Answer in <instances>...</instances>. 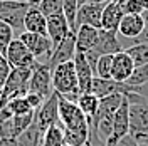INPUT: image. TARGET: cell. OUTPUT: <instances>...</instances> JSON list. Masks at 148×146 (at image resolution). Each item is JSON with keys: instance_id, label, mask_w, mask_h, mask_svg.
I'll return each instance as SVG.
<instances>
[{"instance_id": "6da1fadb", "label": "cell", "mask_w": 148, "mask_h": 146, "mask_svg": "<svg viewBox=\"0 0 148 146\" xmlns=\"http://www.w3.org/2000/svg\"><path fill=\"white\" fill-rule=\"evenodd\" d=\"M57 98H59V104H57L59 124L62 126V129L67 133H73V134L89 139V124H88L84 113L79 109V106L74 101L62 98L61 94H57Z\"/></svg>"}, {"instance_id": "7a4b0ae2", "label": "cell", "mask_w": 148, "mask_h": 146, "mask_svg": "<svg viewBox=\"0 0 148 146\" xmlns=\"http://www.w3.org/2000/svg\"><path fill=\"white\" fill-rule=\"evenodd\" d=\"M52 87L57 94L69 101H77L79 98V86H77V76L74 61H67L62 64L52 67Z\"/></svg>"}, {"instance_id": "3957f363", "label": "cell", "mask_w": 148, "mask_h": 146, "mask_svg": "<svg viewBox=\"0 0 148 146\" xmlns=\"http://www.w3.org/2000/svg\"><path fill=\"white\" fill-rule=\"evenodd\" d=\"M125 96L128 99L130 134H148V99L138 92H128Z\"/></svg>"}, {"instance_id": "277c9868", "label": "cell", "mask_w": 148, "mask_h": 146, "mask_svg": "<svg viewBox=\"0 0 148 146\" xmlns=\"http://www.w3.org/2000/svg\"><path fill=\"white\" fill-rule=\"evenodd\" d=\"M17 37L27 46L30 54L34 55L36 62H39V64H49L51 55L54 52V46H52L51 39L46 34H32V32H25L24 30Z\"/></svg>"}, {"instance_id": "5b68a950", "label": "cell", "mask_w": 148, "mask_h": 146, "mask_svg": "<svg viewBox=\"0 0 148 146\" xmlns=\"http://www.w3.org/2000/svg\"><path fill=\"white\" fill-rule=\"evenodd\" d=\"M29 91L42 96L44 99H47L54 92V87H52V69L47 64H39V62L34 64L32 74H30V81H29Z\"/></svg>"}, {"instance_id": "8992f818", "label": "cell", "mask_w": 148, "mask_h": 146, "mask_svg": "<svg viewBox=\"0 0 148 146\" xmlns=\"http://www.w3.org/2000/svg\"><path fill=\"white\" fill-rule=\"evenodd\" d=\"M32 69L25 67H12L9 77L3 82V91L9 99L22 98L29 92V81H30Z\"/></svg>"}, {"instance_id": "52a82bcc", "label": "cell", "mask_w": 148, "mask_h": 146, "mask_svg": "<svg viewBox=\"0 0 148 146\" xmlns=\"http://www.w3.org/2000/svg\"><path fill=\"white\" fill-rule=\"evenodd\" d=\"M57 104H59V98H57V92L54 91L44 101V104L34 113V124L40 131V134H44L47 131V128H51L52 124L59 123V109H57Z\"/></svg>"}, {"instance_id": "ba28073f", "label": "cell", "mask_w": 148, "mask_h": 146, "mask_svg": "<svg viewBox=\"0 0 148 146\" xmlns=\"http://www.w3.org/2000/svg\"><path fill=\"white\" fill-rule=\"evenodd\" d=\"M29 9L27 2H2L0 3V20L7 22L14 32H24V18Z\"/></svg>"}, {"instance_id": "9c48e42d", "label": "cell", "mask_w": 148, "mask_h": 146, "mask_svg": "<svg viewBox=\"0 0 148 146\" xmlns=\"http://www.w3.org/2000/svg\"><path fill=\"white\" fill-rule=\"evenodd\" d=\"M2 55H5V59L9 61V64L12 67H25V69H32L36 64L34 55L30 54V50L27 49V46L15 37L12 42L9 44V47L5 49V52Z\"/></svg>"}, {"instance_id": "30bf717a", "label": "cell", "mask_w": 148, "mask_h": 146, "mask_svg": "<svg viewBox=\"0 0 148 146\" xmlns=\"http://www.w3.org/2000/svg\"><path fill=\"white\" fill-rule=\"evenodd\" d=\"M130 134V116H128V99L126 96H123L120 108L116 109V113L113 114V133L108 138V141L104 145L108 146H116V143L120 141L123 136Z\"/></svg>"}, {"instance_id": "8fae6325", "label": "cell", "mask_w": 148, "mask_h": 146, "mask_svg": "<svg viewBox=\"0 0 148 146\" xmlns=\"http://www.w3.org/2000/svg\"><path fill=\"white\" fill-rule=\"evenodd\" d=\"M136 87L135 86H130L126 82H118L113 81V79H101V77H92L91 82V92L94 96H98L99 99L101 98H106V96H111V94H128V92H135Z\"/></svg>"}, {"instance_id": "7c38bea8", "label": "cell", "mask_w": 148, "mask_h": 146, "mask_svg": "<svg viewBox=\"0 0 148 146\" xmlns=\"http://www.w3.org/2000/svg\"><path fill=\"white\" fill-rule=\"evenodd\" d=\"M136 65L133 62L131 55L126 50H120L113 54V64H111V79L118 82H126L135 72Z\"/></svg>"}, {"instance_id": "4fadbf2b", "label": "cell", "mask_w": 148, "mask_h": 146, "mask_svg": "<svg viewBox=\"0 0 148 146\" xmlns=\"http://www.w3.org/2000/svg\"><path fill=\"white\" fill-rule=\"evenodd\" d=\"M71 32L73 30H71L69 24H67V18L64 17L62 12L47 17V37L51 39V42H52L54 47L57 44H61Z\"/></svg>"}, {"instance_id": "5bb4252c", "label": "cell", "mask_w": 148, "mask_h": 146, "mask_svg": "<svg viewBox=\"0 0 148 146\" xmlns=\"http://www.w3.org/2000/svg\"><path fill=\"white\" fill-rule=\"evenodd\" d=\"M104 5L99 3H91V2H86L83 5H79L77 9V15H76V29L79 25H91V27L101 29V14Z\"/></svg>"}, {"instance_id": "9a60e30c", "label": "cell", "mask_w": 148, "mask_h": 146, "mask_svg": "<svg viewBox=\"0 0 148 146\" xmlns=\"http://www.w3.org/2000/svg\"><path fill=\"white\" fill-rule=\"evenodd\" d=\"M76 37V52H81L86 54L88 50L94 49V46L98 44V39H99V29L91 27V25H79L74 32Z\"/></svg>"}, {"instance_id": "2e32d148", "label": "cell", "mask_w": 148, "mask_h": 146, "mask_svg": "<svg viewBox=\"0 0 148 146\" xmlns=\"http://www.w3.org/2000/svg\"><path fill=\"white\" fill-rule=\"evenodd\" d=\"M74 55H76V37H74V32H71L61 44H57V46L54 47V52L51 55V61H49L47 65L52 69V67H56L57 64L73 61Z\"/></svg>"}, {"instance_id": "e0dca14e", "label": "cell", "mask_w": 148, "mask_h": 146, "mask_svg": "<svg viewBox=\"0 0 148 146\" xmlns=\"http://www.w3.org/2000/svg\"><path fill=\"white\" fill-rule=\"evenodd\" d=\"M73 61H74V67H76L79 92H81V94H84V92H91V82H92V77H94V72H92L91 65L88 64L84 54H81V52H76Z\"/></svg>"}, {"instance_id": "ac0fdd59", "label": "cell", "mask_w": 148, "mask_h": 146, "mask_svg": "<svg viewBox=\"0 0 148 146\" xmlns=\"http://www.w3.org/2000/svg\"><path fill=\"white\" fill-rule=\"evenodd\" d=\"M120 50H123V47H121L118 32H111V30L99 29L98 44L94 46V49H91V52H94V54L99 57L103 54H116Z\"/></svg>"}, {"instance_id": "d6986e66", "label": "cell", "mask_w": 148, "mask_h": 146, "mask_svg": "<svg viewBox=\"0 0 148 146\" xmlns=\"http://www.w3.org/2000/svg\"><path fill=\"white\" fill-rule=\"evenodd\" d=\"M145 29L141 14H125L118 27V35L123 39H136Z\"/></svg>"}, {"instance_id": "ffe728a7", "label": "cell", "mask_w": 148, "mask_h": 146, "mask_svg": "<svg viewBox=\"0 0 148 146\" xmlns=\"http://www.w3.org/2000/svg\"><path fill=\"white\" fill-rule=\"evenodd\" d=\"M123 15H125V12L121 9L120 2H108L101 14V29L111 30V32H118V27H120Z\"/></svg>"}, {"instance_id": "44dd1931", "label": "cell", "mask_w": 148, "mask_h": 146, "mask_svg": "<svg viewBox=\"0 0 148 146\" xmlns=\"http://www.w3.org/2000/svg\"><path fill=\"white\" fill-rule=\"evenodd\" d=\"M24 30L32 34H46L47 35V17L36 5H29L24 18Z\"/></svg>"}, {"instance_id": "7402d4cb", "label": "cell", "mask_w": 148, "mask_h": 146, "mask_svg": "<svg viewBox=\"0 0 148 146\" xmlns=\"http://www.w3.org/2000/svg\"><path fill=\"white\" fill-rule=\"evenodd\" d=\"M76 104H77L79 109L84 113V116H86L88 123H89V121L96 116L98 109H99V98L94 96L92 92H84V94H79Z\"/></svg>"}, {"instance_id": "603a6c76", "label": "cell", "mask_w": 148, "mask_h": 146, "mask_svg": "<svg viewBox=\"0 0 148 146\" xmlns=\"http://www.w3.org/2000/svg\"><path fill=\"white\" fill-rule=\"evenodd\" d=\"M42 145L44 146H62V145H66L64 129H62V126L59 123H56L51 128H47V131L42 134Z\"/></svg>"}, {"instance_id": "cb8c5ba5", "label": "cell", "mask_w": 148, "mask_h": 146, "mask_svg": "<svg viewBox=\"0 0 148 146\" xmlns=\"http://www.w3.org/2000/svg\"><path fill=\"white\" fill-rule=\"evenodd\" d=\"M17 145L18 146H40L42 145V134L37 129V126L32 123L22 134L17 136Z\"/></svg>"}, {"instance_id": "d4e9b609", "label": "cell", "mask_w": 148, "mask_h": 146, "mask_svg": "<svg viewBox=\"0 0 148 146\" xmlns=\"http://www.w3.org/2000/svg\"><path fill=\"white\" fill-rule=\"evenodd\" d=\"M111 64H113V54H103L98 57L92 72L96 77L101 79H111Z\"/></svg>"}, {"instance_id": "484cf974", "label": "cell", "mask_w": 148, "mask_h": 146, "mask_svg": "<svg viewBox=\"0 0 148 146\" xmlns=\"http://www.w3.org/2000/svg\"><path fill=\"white\" fill-rule=\"evenodd\" d=\"M136 67H141V65L148 64V42H143V44H136V46H131L128 49H125Z\"/></svg>"}, {"instance_id": "4316f807", "label": "cell", "mask_w": 148, "mask_h": 146, "mask_svg": "<svg viewBox=\"0 0 148 146\" xmlns=\"http://www.w3.org/2000/svg\"><path fill=\"white\" fill-rule=\"evenodd\" d=\"M34 113H36V111H30V113H25V114H15V116H12V126H14V134H15V138H17L18 134H22V133L34 123Z\"/></svg>"}, {"instance_id": "83f0119b", "label": "cell", "mask_w": 148, "mask_h": 146, "mask_svg": "<svg viewBox=\"0 0 148 146\" xmlns=\"http://www.w3.org/2000/svg\"><path fill=\"white\" fill-rule=\"evenodd\" d=\"M79 3L77 0H62V14L67 18V24L73 32H76V15H77Z\"/></svg>"}, {"instance_id": "f1b7e54d", "label": "cell", "mask_w": 148, "mask_h": 146, "mask_svg": "<svg viewBox=\"0 0 148 146\" xmlns=\"http://www.w3.org/2000/svg\"><path fill=\"white\" fill-rule=\"evenodd\" d=\"M46 17L56 15L62 12V0H40L39 5H36Z\"/></svg>"}, {"instance_id": "f546056e", "label": "cell", "mask_w": 148, "mask_h": 146, "mask_svg": "<svg viewBox=\"0 0 148 146\" xmlns=\"http://www.w3.org/2000/svg\"><path fill=\"white\" fill-rule=\"evenodd\" d=\"M15 39V32H14V29L10 27L7 22H3V20H0V52L3 54L5 52V49L9 47V44Z\"/></svg>"}, {"instance_id": "4dcf8cb0", "label": "cell", "mask_w": 148, "mask_h": 146, "mask_svg": "<svg viewBox=\"0 0 148 146\" xmlns=\"http://www.w3.org/2000/svg\"><path fill=\"white\" fill-rule=\"evenodd\" d=\"M126 84L135 86V87L143 86V84H148V64L141 65V67H136L135 72L131 74V77L126 81Z\"/></svg>"}, {"instance_id": "1f68e13d", "label": "cell", "mask_w": 148, "mask_h": 146, "mask_svg": "<svg viewBox=\"0 0 148 146\" xmlns=\"http://www.w3.org/2000/svg\"><path fill=\"white\" fill-rule=\"evenodd\" d=\"M7 108L10 109V113H12L14 116H15V114H25V113H30V111H32L24 96H22V98H14V99H9Z\"/></svg>"}, {"instance_id": "d6a6232c", "label": "cell", "mask_w": 148, "mask_h": 146, "mask_svg": "<svg viewBox=\"0 0 148 146\" xmlns=\"http://www.w3.org/2000/svg\"><path fill=\"white\" fill-rule=\"evenodd\" d=\"M116 2H120L125 14H141L143 12V7H141L140 0H116Z\"/></svg>"}, {"instance_id": "836d02e7", "label": "cell", "mask_w": 148, "mask_h": 146, "mask_svg": "<svg viewBox=\"0 0 148 146\" xmlns=\"http://www.w3.org/2000/svg\"><path fill=\"white\" fill-rule=\"evenodd\" d=\"M24 98H25V101L29 102V106H30L32 111H37L42 104H44V101H46L42 96H39V94H36V92H30V91H29Z\"/></svg>"}, {"instance_id": "e575fe53", "label": "cell", "mask_w": 148, "mask_h": 146, "mask_svg": "<svg viewBox=\"0 0 148 146\" xmlns=\"http://www.w3.org/2000/svg\"><path fill=\"white\" fill-rule=\"evenodd\" d=\"M10 71H12V65H10L9 61L5 59V55L0 54V84H2V86H3L5 79L9 77Z\"/></svg>"}, {"instance_id": "d590c367", "label": "cell", "mask_w": 148, "mask_h": 146, "mask_svg": "<svg viewBox=\"0 0 148 146\" xmlns=\"http://www.w3.org/2000/svg\"><path fill=\"white\" fill-rule=\"evenodd\" d=\"M116 146H140V145L136 143V139L131 136V134H126V136H123L120 141L116 143Z\"/></svg>"}, {"instance_id": "8d00e7d4", "label": "cell", "mask_w": 148, "mask_h": 146, "mask_svg": "<svg viewBox=\"0 0 148 146\" xmlns=\"http://www.w3.org/2000/svg\"><path fill=\"white\" fill-rule=\"evenodd\" d=\"M0 146H18L17 138H2L0 139Z\"/></svg>"}, {"instance_id": "74e56055", "label": "cell", "mask_w": 148, "mask_h": 146, "mask_svg": "<svg viewBox=\"0 0 148 146\" xmlns=\"http://www.w3.org/2000/svg\"><path fill=\"white\" fill-rule=\"evenodd\" d=\"M7 102H9V98H7V94H5V91H3V86L0 84V109L5 108Z\"/></svg>"}, {"instance_id": "f35d334b", "label": "cell", "mask_w": 148, "mask_h": 146, "mask_svg": "<svg viewBox=\"0 0 148 146\" xmlns=\"http://www.w3.org/2000/svg\"><path fill=\"white\" fill-rule=\"evenodd\" d=\"M91 3H99V5H106L108 2H111V0H89Z\"/></svg>"}, {"instance_id": "ab89813d", "label": "cell", "mask_w": 148, "mask_h": 146, "mask_svg": "<svg viewBox=\"0 0 148 146\" xmlns=\"http://www.w3.org/2000/svg\"><path fill=\"white\" fill-rule=\"evenodd\" d=\"M24 2H27L29 5H39V2H40V0H24Z\"/></svg>"}, {"instance_id": "60d3db41", "label": "cell", "mask_w": 148, "mask_h": 146, "mask_svg": "<svg viewBox=\"0 0 148 146\" xmlns=\"http://www.w3.org/2000/svg\"><path fill=\"white\" fill-rule=\"evenodd\" d=\"M141 2V7H143V10H148V0H140Z\"/></svg>"}, {"instance_id": "b9f144b4", "label": "cell", "mask_w": 148, "mask_h": 146, "mask_svg": "<svg viewBox=\"0 0 148 146\" xmlns=\"http://www.w3.org/2000/svg\"><path fill=\"white\" fill-rule=\"evenodd\" d=\"M86 2H89V0H77V3H79V5H83V3H86Z\"/></svg>"}, {"instance_id": "7bdbcfd3", "label": "cell", "mask_w": 148, "mask_h": 146, "mask_svg": "<svg viewBox=\"0 0 148 146\" xmlns=\"http://www.w3.org/2000/svg\"><path fill=\"white\" fill-rule=\"evenodd\" d=\"M0 2H24V0H0Z\"/></svg>"}, {"instance_id": "ee69618b", "label": "cell", "mask_w": 148, "mask_h": 146, "mask_svg": "<svg viewBox=\"0 0 148 146\" xmlns=\"http://www.w3.org/2000/svg\"><path fill=\"white\" fill-rule=\"evenodd\" d=\"M62 146H71V145H62Z\"/></svg>"}, {"instance_id": "f6af8a7d", "label": "cell", "mask_w": 148, "mask_h": 146, "mask_svg": "<svg viewBox=\"0 0 148 146\" xmlns=\"http://www.w3.org/2000/svg\"><path fill=\"white\" fill-rule=\"evenodd\" d=\"M0 139H2V134H0Z\"/></svg>"}, {"instance_id": "bcb514c9", "label": "cell", "mask_w": 148, "mask_h": 146, "mask_svg": "<svg viewBox=\"0 0 148 146\" xmlns=\"http://www.w3.org/2000/svg\"><path fill=\"white\" fill-rule=\"evenodd\" d=\"M40 146H44V145H40Z\"/></svg>"}, {"instance_id": "7dc6e473", "label": "cell", "mask_w": 148, "mask_h": 146, "mask_svg": "<svg viewBox=\"0 0 148 146\" xmlns=\"http://www.w3.org/2000/svg\"><path fill=\"white\" fill-rule=\"evenodd\" d=\"M0 54H2V52H0Z\"/></svg>"}]
</instances>
